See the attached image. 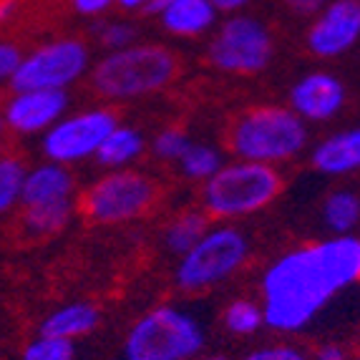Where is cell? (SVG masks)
Masks as SVG:
<instances>
[{"label":"cell","instance_id":"d6986e66","mask_svg":"<svg viewBox=\"0 0 360 360\" xmlns=\"http://www.w3.org/2000/svg\"><path fill=\"white\" fill-rule=\"evenodd\" d=\"M71 214H73V202L71 199H60V202H49V205L25 207L23 224L30 234L46 237V234H56L66 227Z\"/></svg>","mask_w":360,"mask_h":360},{"label":"cell","instance_id":"5bb4252c","mask_svg":"<svg viewBox=\"0 0 360 360\" xmlns=\"http://www.w3.org/2000/svg\"><path fill=\"white\" fill-rule=\"evenodd\" d=\"M71 194H73V174L68 172V167L56 162H46L25 172L20 205L23 207L49 205V202L71 199Z\"/></svg>","mask_w":360,"mask_h":360},{"label":"cell","instance_id":"e0dca14e","mask_svg":"<svg viewBox=\"0 0 360 360\" xmlns=\"http://www.w3.org/2000/svg\"><path fill=\"white\" fill-rule=\"evenodd\" d=\"M162 15V25L174 36H202L212 28L217 18V8L210 0H174Z\"/></svg>","mask_w":360,"mask_h":360},{"label":"cell","instance_id":"4dcf8cb0","mask_svg":"<svg viewBox=\"0 0 360 360\" xmlns=\"http://www.w3.org/2000/svg\"><path fill=\"white\" fill-rule=\"evenodd\" d=\"M114 0H73V6L81 15H101Z\"/></svg>","mask_w":360,"mask_h":360},{"label":"cell","instance_id":"1f68e13d","mask_svg":"<svg viewBox=\"0 0 360 360\" xmlns=\"http://www.w3.org/2000/svg\"><path fill=\"white\" fill-rule=\"evenodd\" d=\"M312 360H345V350L340 345H323Z\"/></svg>","mask_w":360,"mask_h":360},{"label":"cell","instance_id":"2e32d148","mask_svg":"<svg viewBox=\"0 0 360 360\" xmlns=\"http://www.w3.org/2000/svg\"><path fill=\"white\" fill-rule=\"evenodd\" d=\"M98 323H101V315L91 302H71V305H63L46 315L38 335L73 340V338L89 335L91 330H96Z\"/></svg>","mask_w":360,"mask_h":360},{"label":"cell","instance_id":"f1b7e54d","mask_svg":"<svg viewBox=\"0 0 360 360\" xmlns=\"http://www.w3.org/2000/svg\"><path fill=\"white\" fill-rule=\"evenodd\" d=\"M242 360H310V358L300 348H295V345H267V348H257L252 353H247Z\"/></svg>","mask_w":360,"mask_h":360},{"label":"cell","instance_id":"ba28073f","mask_svg":"<svg viewBox=\"0 0 360 360\" xmlns=\"http://www.w3.org/2000/svg\"><path fill=\"white\" fill-rule=\"evenodd\" d=\"M154 197L156 186L149 176L129 172V169H116L86 189L84 199H81V210L94 222L119 224L144 214Z\"/></svg>","mask_w":360,"mask_h":360},{"label":"cell","instance_id":"8992f818","mask_svg":"<svg viewBox=\"0 0 360 360\" xmlns=\"http://www.w3.org/2000/svg\"><path fill=\"white\" fill-rule=\"evenodd\" d=\"M250 255V242L234 227L207 229V234L186 255L176 267V285L186 292L214 288L245 264Z\"/></svg>","mask_w":360,"mask_h":360},{"label":"cell","instance_id":"d6a6232c","mask_svg":"<svg viewBox=\"0 0 360 360\" xmlns=\"http://www.w3.org/2000/svg\"><path fill=\"white\" fill-rule=\"evenodd\" d=\"M210 3L217 8V11L237 13V11H242V8H245V6H250L252 0H210Z\"/></svg>","mask_w":360,"mask_h":360},{"label":"cell","instance_id":"e575fe53","mask_svg":"<svg viewBox=\"0 0 360 360\" xmlns=\"http://www.w3.org/2000/svg\"><path fill=\"white\" fill-rule=\"evenodd\" d=\"M172 3H174V0H151L149 6H146V11L149 13H164Z\"/></svg>","mask_w":360,"mask_h":360},{"label":"cell","instance_id":"3957f363","mask_svg":"<svg viewBox=\"0 0 360 360\" xmlns=\"http://www.w3.org/2000/svg\"><path fill=\"white\" fill-rule=\"evenodd\" d=\"M229 149L242 162L277 164L297 156L307 144V127L292 108L259 106L245 111L229 129Z\"/></svg>","mask_w":360,"mask_h":360},{"label":"cell","instance_id":"cb8c5ba5","mask_svg":"<svg viewBox=\"0 0 360 360\" xmlns=\"http://www.w3.org/2000/svg\"><path fill=\"white\" fill-rule=\"evenodd\" d=\"M179 162H181V172H184L189 179L207 181L222 169V156H219V151H214L212 146H199V144L189 146Z\"/></svg>","mask_w":360,"mask_h":360},{"label":"cell","instance_id":"4316f807","mask_svg":"<svg viewBox=\"0 0 360 360\" xmlns=\"http://www.w3.org/2000/svg\"><path fill=\"white\" fill-rule=\"evenodd\" d=\"M98 36H101V41L106 43L111 51H119V49L131 46L136 33H134V28L129 23H106L103 28H98Z\"/></svg>","mask_w":360,"mask_h":360},{"label":"cell","instance_id":"ac0fdd59","mask_svg":"<svg viewBox=\"0 0 360 360\" xmlns=\"http://www.w3.org/2000/svg\"><path fill=\"white\" fill-rule=\"evenodd\" d=\"M144 151V139L136 129L129 127H116L114 131L103 139V144L98 146L96 159L101 167L108 169H124L127 164H131L139 154Z\"/></svg>","mask_w":360,"mask_h":360},{"label":"cell","instance_id":"f546056e","mask_svg":"<svg viewBox=\"0 0 360 360\" xmlns=\"http://www.w3.org/2000/svg\"><path fill=\"white\" fill-rule=\"evenodd\" d=\"M285 3L300 15H315L328 6V0H285Z\"/></svg>","mask_w":360,"mask_h":360},{"label":"cell","instance_id":"9c48e42d","mask_svg":"<svg viewBox=\"0 0 360 360\" xmlns=\"http://www.w3.org/2000/svg\"><path fill=\"white\" fill-rule=\"evenodd\" d=\"M119 127L114 111L108 108H89L78 114L63 116L43 134L41 151L49 162L56 164H78L84 159H94L103 139Z\"/></svg>","mask_w":360,"mask_h":360},{"label":"cell","instance_id":"7c38bea8","mask_svg":"<svg viewBox=\"0 0 360 360\" xmlns=\"http://www.w3.org/2000/svg\"><path fill=\"white\" fill-rule=\"evenodd\" d=\"M66 91H13L3 106L6 129L15 134H46L66 116Z\"/></svg>","mask_w":360,"mask_h":360},{"label":"cell","instance_id":"6da1fadb","mask_svg":"<svg viewBox=\"0 0 360 360\" xmlns=\"http://www.w3.org/2000/svg\"><path fill=\"white\" fill-rule=\"evenodd\" d=\"M360 277V240L338 234L283 255L264 270L262 315L275 333H300Z\"/></svg>","mask_w":360,"mask_h":360},{"label":"cell","instance_id":"484cf974","mask_svg":"<svg viewBox=\"0 0 360 360\" xmlns=\"http://www.w3.org/2000/svg\"><path fill=\"white\" fill-rule=\"evenodd\" d=\"M192 146L189 136L179 129H167L159 136L154 139V154L159 159H167V162H174V159H181L186 154V149Z\"/></svg>","mask_w":360,"mask_h":360},{"label":"cell","instance_id":"4fadbf2b","mask_svg":"<svg viewBox=\"0 0 360 360\" xmlns=\"http://www.w3.org/2000/svg\"><path fill=\"white\" fill-rule=\"evenodd\" d=\"M345 103V86L333 73L315 71L302 76L290 91V106L302 121H328Z\"/></svg>","mask_w":360,"mask_h":360},{"label":"cell","instance_id":"8fae6325","mask_svg":"<svg viewBox=\"0 0 360 360\" xmlns=\"http://www.w3.org/2000/svg\"><path fill=\"white\" fill-rule=\"evenodd\" d=\"M360 41V0H333L307 30V49L320 58H338Z\"/></svg>","mask_w":360,"mask_h":360},{"label":"cell","instance_id":"74e56055","mask_svg":"<svg viewBox=\"0 0 360 360\" xmlns=\"http://www.w3.org/2000/svg\"><path fill=\"white\" fill-rule=\"evenodd\" d=\"M3 129H6V121H3V114H0V134H3Z\"/></svg>","mask_w":360,"mask_h":360},{"label":"cell","instance_id":"d4e9b609","mask_svg":"<svg viewBox=\"0 0 360 360\" xmlns=\"http://www.w3.org/2000/svg\"><path fill=\"white\" fill-rule=\"evenodd\" d=\"M20 360H76V345L73 340H63V338L38 335L25 345Z\"/></svg>","mask_w":360,"mask_h":360},{"label":"cell","instance_id":"9a60e30c","mask_svg":"<svg viewBox=\"0 0 360 360\" xmlns=\"http://www.w3.org/2000/svg\"><path fill=\"white\" fill-rule=\"evenodd\" d=\"M312 167L328 176L350 174L360 169V129L338 131L312 151Z\"/></svg>","mask_w":360,"mask_h":360},{"label":"cell","instance_id":"44dd1931","mask_svg":"<svg viewBox=\"0 0 360 360\" xmlns=\"http://www.w3.org/2000/svg\"><path fill=\"white\" fill-rule=\"evenodd\" d=\"M325 224L333 229L335 234H350V229L360 222V199L353 192H333L325 199Z\"/></svg>","mask_w":360,"mask_h":360},{"label":"cell","instance_id":"5b68a950","mask_svg":"<svg viewBox=\"0 0 360 360\" xmlns=\"http://www.w3.org/2000/svg\"><path fill=\"white\" fill-rule=\"evenodd\" d=\"M283 176L270 164L234 162L224 164L205 181L202 202L212 217H245L262 210L280 194Z\"/></svg>","mask_w":360,"mask_h":360},{"label":"cell","instance_id":"30bf717a","mask_svg":"<svg viewBox=\"0 0 360 360\" xmlns=\"http://www.w3.org/2000/svg\"><path fill=\"white\" fill-rule=\"evenodd\" d=\"M272 58V38L252 15L224 20L210 43V63L227 73H257Z\"/></svg>","mask_w":360,"mask_h":360},{"label":"cell","instance_id":"ffe728a7","mask_svg":"<svg viewBox=\"0 0 360 360\" xmlns=\"http://www.w3.org/2000/svg\"><path fill=\"white\" fill-rule=\"evenodd\" d=\"M207 234V219L205 214L199 212H186V214H179L174 222L167 227V234H164V242L174 255H186L197 245L202 237Z\"/></svg>","mask_w":360,"mask_h":360},{"label":"cell","instance_id":"277c9868","mask_svg":"<svg viewBox=\"0 0 360 360\" xmlns=\"http://www.w3.org/2000/svg\"><path fill=\"white\" fill-rule=\"evenodd\" d=\"M207 335L194 315L172 305L144 312L124 340V360H194Z\"/></svg>","mask_w":360,"mask_h":360},{"label":"cell","instance_id":"52a82bcc","mask_svg":"<svg viewBox=\"0 0 360 360\" xmlns=\"http://www.w3.org/2000/svg\"><path fill=\"white\" fill-rule=\"evenodd\" d=\"M89 71V49L76 38H60L23 56L13 91H66Z\"/></svg>","mask_w":360,"mask_h":360},{"label":"cell","instance_id":"603a6c76","mask_svg":"<svg viewBox=\"0 0 360 360\" xmlns=\"http://www.w3.org/2000/svg\"><path fill=\"white\" fill-rule=\"evenodd\" d=\"M224 325L232 335H252L264 325L262 307L252 300H234L224 310Z\"/></svg>","mask_w":360,"mask_h":360},{"label":"cell","instance_id":"7402d4cb","mask_svg":"<svg viewBox=\"0 0 360 360\" xmlns=\"http://www.w3.org/2000/svg\"><path fill=\"white\" fill-rule=\"evenodd\" d=\"M25 172L28 169L18 156H0V214H8L20 202Z\"/></svg>","mask_w":360,"mask_h":360},{"label":"cell","instance_id":"8d00e7d4","mask_svg":"<svg viewBox=\"0 0 360 360\" xmlns=\"http://www.w3.org/2000/svg\"><path fill=\"white\" fill-rule=\"evenodd\" d=\"M199 360H229L227 355H207V358H199Z\"/></svg>","mask_w":360,"mask_h":360},{"label":"cell","instance_id":"7a4b0ae2","mask_svg":"<svg viewBox=\"0 0 360 360\" xmlns=\"http://www.w3.org/2000/svg\"><path fill=\"white\" fill-rule=\"evenodd\" d=\"M176 73V56L164 46H127L111 51L91 71V86L103 98L127 101L164 89Z\"/></svg>","mask_w":360,"mask_h":360},{"label":"cell","instance_id":"f35d334b","mask_svg":"<svg viewBox=\"0 0 360 360\" xmlns=\"http://www.w3.org/2000/svg\"><path fill=\"white\" fill-rule=\"evenodd\" d=\"M345 360H360V358H345Z\"/></svg>","mask_w":360,"mask_h":360},{"label":"cell","instance_id":"ab89813d","mask_svg":"<svg viewBox=\"0 0 360 360\" xmlns=\"http://www.w3.org/2000/svg\"><path fill=\"white\" fill-rule=\"evenodd\" d=\"M0 156H3V146H0Z\"/></svg>","mask_w":360,"mask_h":360},{"label":"cell","instance_id":"836d02e7","mask_svg":"<svg viewBox=\"0 0 360 360\" xmlns=\"http://www.w3.org/2000/svg\"><path fill=\"white\" fill-rule=\"evenodd\" d=\"M15 11H18V0H0V25L8 23Z\"/></svg>","mask_w":360,"mask_h":360},{"label":"cell","instance_id":"83f0119b","mask_svg":"<svg viewBox=\"0 0 360 360\" xmlns=\"http://www.w3.org/2000/svg\"><path fill=\"white\" fill-rule=\"evenodd\" d=\"M20 60H23V51L15 43L0 41V84H11Z\"/></svg>","mask_w":360,"mask_h":360},{"label":"cell","instance_id":"d590c367","mask_svg":"<svg viewBox=\"0 0 360 360\" xmlns=\"http://www.w3.org/2000/svg\"><path fill=\"white\" fill-rule=\"evenodd\" d=\"M121 8H129V11H134V8H141V6H149L151 0H116Z\"/></svg>","mask_w":360,"mask_h":360}]
</instances>
